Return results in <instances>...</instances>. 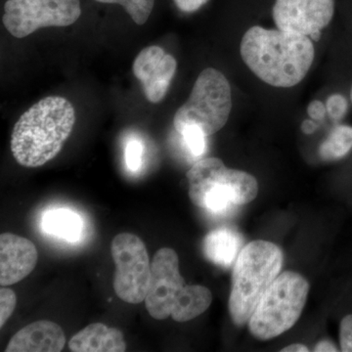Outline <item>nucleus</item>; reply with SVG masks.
Listing matches in <instances>:
<instances>
[{
    "instance_id": "nucleus-26",
    "label": "nucleus",
    "mask_w": 352,
    "mask_h": 352,
    "mask_svg": "<svg viewBox=\"0 0 352 352\" xmlns=\"http://www.w3.org/2000/svg\"><path fill=\"white\" fill-rule=\"evenodd\" d=\"M173 1L183 12L192 13L205 6L208 0H173Z\"/></svg>"
},
{
    "instance_id": "nucleus-8",
    "label": "nucleus",
    "mask_w": 352,
    "mask_h": 352,
    "mask_svg": "<svg viewBox=\"0 0 352 352\" xmlns=\"http://www.w3.org/2000/svg\"><path fill=\"white\" fill-rule=\"evenodd\" d=\"M231 173L219 157L197 162L187 173L189 198L196 207L210 214H223L233 207Z\"/></svg>"
},
{
    "instance_id": "nucleus-30",
    "label": "nucleus",
    "mask_w": 352,
    "mask_h": 352,
    "mask_svg": "<svg viewBox=\"0 0 352 352\" xmlns=\"http://www.w3.org/2000/svg\"><path fill=\"white\" fill-rule=\"evenodd\" d=\"M289 351L307 352V351H309V349H308V347L305 346V344H289V346L284 347L283 349H281V352H289Z\"/></svg>"
},
{
    "instance_id": "nucleus-4",
    "label": "nucleus",
    "mask_w": 352,
    "mask_h": 352,
    "mask_svg": "<svg viewBox=\"0 0 352 352\" xmlns=\"http://www.w3.org/2000/svg\"><path fill=\"white\" fill-rule=\"evenodd\" d=\"M309 284L294 271L275 279L248 322L256 339L268 340L286 333L300 319L307 303Z\"/></svg>"
},
{
    "instance_id": "nucleus-7",
    "label": "nucleus",
    "mask_w": 352,
    "mask_h": 352,
    "mask_svg": "<svg viewBox=\"0 0 352 352\" xmlns=\"http://www.w3.org/2000/svg\"><path fill=\"white\" fill-rule=\"evenodd\" d=\"M80 14V0H7L2 22L14 38H24L41 28L73 25Z\"/></svg>"
},
{
    "instance_id": "nucleus-31",
    "label": "nucleus",
    "mask_w": 352,
    "mask_h": 352,
    "mask_svg": "<svg viewBox=\"0 0 352 352\" xmlns=\"http://www.w3.org/2000/svg\"><path fill=\"white\" fill-rule=\"evenodd\" d=\"M351 103H352V87H351Z\"/></svg>"
},
{
    "instance_id": "nucleus-19",
    "label": "nucleus",
    "mask_w": 352,
    "mask_h": 352,
    "mask_svg": "<svg viewBox=\"0 0 352 352\" xmlns=\"http://www.w3.org/2000/svg\"><path fill=\"white\" fill-rule=\"evenodd\" d=\"M231 188L233 192L234 205H247L258 196V180L254 176L245 173V171L232 170Z\"/></svg>"
},
{
    "instance_id": "nucleus-13",
    "label": "nucleus",
    "mask_w": 352,
    "mask_h": 352,
    "mask_svg": "<svg viewBox=\"0 0 352 352\" xmlns=\"http://www.w3.org/2000/svg\"><path fill=\"white\" fill-rule=\"evenodd\" d=\"M65 344L66 337L62 328L54 322L41 320L16 333L6 352H59Z\"/></svg>"
},
{
    "instance_id": "nucleus-18",
    "label": "nucleus",
    "mask_w": 352,
    "mask_h": 352,
    "mask_svg": "<svg viewBox=\"0 0 352 352\" xmlns=\"http://www.w3.org/2000/svg\"><path fill=\"white\" fill-rule=\"evenodd\" d=\"M352 149V127H335L319 148V155L324 161H337L346 157Z\"/></svg>"
},
{
    "instance_id": "nucleus-25",
    "label": "nucleus",
    "mask_w": 352,
    "mask_h": 352,
    "mask_svg": "<svg viewBox=\"0 0 352 352\" xmlns=\"http://www.w3.org/2000/svg\"><path fill=\"white\" fill-rule=\"evenodd\" d=\"M340 349L344 352H352V314L342 318L340 325Z\"/></svg>"
},
{
    "instance_id": "nucleus-22",
    "label": "nucleus",
    "mask_w": 352,
    "mask_h": 352,
    "mask_svg": "<svg viewBox=\"0 0 352 352\" xmlns=\"http://www.w3.org/2000/svg\"><path fill=\"white\" fill-rule=\"evenodd\" d=\"M17 305V296L12 289L2 287L0 289V328L10 318Z\"/></svg>"
},
{
    "instance_id": "nucleus-9",
    "label": "nucleus",
    "mask_w": 352,
    "mask_h": 352,
    "mask_svg": "<svg viewBox=\"0 0 352 352\" xmlns=\"http://www.w3.org/2000/svg\"><path fill=\"white\" fill-rule=\"evenodd\" d=\"M186 286L179 271V259L175 250L162 248L152 261V277L145 298L146 309L156 320L171 316L178 296Z\"/></svg>"
},
{
    "instance_id": "nucleus-24",
    "label": "nucleus",
    "mask_w": 352,
    "mask_h": 352,
    "mask_svg": "<svg viewBox=\"0 0 352 352\" xmlns=\"http://www.w3.org/2000/svg\"><path fill=\"white\" fill-rule=\"evenodd\" d=\"M346 99L342 95L333 94L332 96L329 97L327 103H326V109L330 117L333 120H340L344 117L347 112Z\"/></svg>"
},
{
    "instance_id": "nucleus-5",
    "label": "nucleus",
    "mask_w": 352,
    "mask_h": 352,
    "mask_svg": "<svg viewBox=\"0 0 352 352\" xmlns=\"http://www.w3.org/2000/svg\"><path fill=\"white\" fill-rule=\"evenodd\" d=\"M232 109V94L228 80L214 68L204 69L197 78L188 100L176 111L173 124L182 133L196 126L210 136L226 126Z\"/></svg>"
},
{
    "instance_id": "nucleus-21",
    "label": "nucleus",
    "mask_w": 352,
    "mask_h": 352,
    "mask_svg": "<svg viewBox=\"0 0 352 352\" xmlns=\"http://www.w3.org/2000/svg\"><path fill=\"white\" fill-rule=\"evenodd\" d=\"M180 134L182 135L187 149L194 157H201V155L205 154L206 149H207L206 138L208 136H206L200 129L196 126L188 127Z\"/></svg>"
},
{
    "instance_id": "nucleus-6",
    "label": "nucleus",
    "mask_w": 352,
    "mask_h": 352,
    "mask_svg": "<svg viewBox=\"0 0 352 352\" xmlns=\"http://www.w3.org/2000/svg\"><path fill=\"white\" fill-rule=\"evenodd\" d=\"M111 252L116 267L115 293L131 305L145 302L151 283L152 263L143 241L134 234L120 233L113 238Z\"/></svg>"
},
{
    "instance_id": "nucleus-23",
    "label": "nucleus",
    "mask_w": 352,
    "mask_h": 352,
    "mask_svg": "<svg viewBox=\"0 0 352 352\" xmlns=\"http://www.w3.org/2000/svg\"><path fill=\"white\" fill-rule=\"evenodd\" d=\"M143 147L140 141L133 139L127 143L126 148V163L127 168L132 173L140 170L143 163Z\"/></svg>"
},
{
    "instance_id": "nucleus-15",
    "label": "nucleus",
    "mask_w": 352,
    "mask_h": 352,
    "mask_svg": "<svg viewBox=\"0 0 352 352\" xmlns=\"http://www.w3.org/2000/svg\"><path fill=\"white\" fill-rule=\"evenodd\" d=\"M244 242L242 235L227 227L214 229L206 236L203 242V251L210 263L229 267L235 263Z\"/></svg>"
},
{
    "instance_id": "nucleus-28",
    "label": "nucleus",
    "mask_w": 352,
    "mask_h": 352,
    "mask_svg": "<svg viewBox=\"0 0 352 352\" xmlns=\"http://www.w3.org/2000/svg\"><path fill=\"white\" fill-rule=\"evenodd\" d=\"M314 351H339V349H337L336 344L331 342V340H324L315 346Z\"/></svg>"
},
{
    "instance_id": "nucleus-2",
    "label": "nucleus",
    "mask_w": 352,
    "mask_h": 352,
    "mask_svg": "<svg viewBox=\"0 0 352 352\" xmlns=\"http://www.w3.org/2000/svg\"><path fill=\"white\" fill-rule=\"evenodd\" d=\"M76 124L75 108L60 96L41 99L14 126L11 152L25 168H38L59 154Z\"/></svg>"
},
{
    "instance_id": "nucleus-27",
    "label": "nucleus",
    "mask_w": 352,
    "mask_h": 352,
    "mask_svg": "<svg viewBox=\"0 0 352 352\" xmlns=\"http://www.w3.org/2000/svg\"><path fill=\"white\" fill-rule=\"evenodd\" d=\"M326 112H327V109H326V106L321 101H312L307 107V113L311 120H323Z\"/></svg>"
},
{
    "instance_id": "nucleus-11",
    "label": "nucleus",
    "mask_w": 352,
    "mask_h": 352,
    "mask_svg": "<svg viewBox=\"0 0 352 352\" xmlns=\"http://www.w3.org/2000/svg\"><path fill=\"white\" fill-rule=\"evenodd\" d=\"M175 57L159 46H149L141 51L133 63V74L142 85L146 98L160 103L170 87L176 73Z\"/></svg>"
},
{
    "instance_id": "nucleus-12",
    "label": "nucleus",
    "mask_w": 352,
    "mask_h": 352,
    "mask_svg": "<svg viewBox=\"0 0 352 352\" xmlns=\"http://www.w3.org/2000/svg\"><path fill=\"white\" fill-rule=\"evenodd\" d=\"M36 245L12 233L0 235V285L10 286L29 276L38 263Z\"/></svg>"
},
{
    "instance_id": "nucleus-14",
    "label": "nucleus",
    "mask_w": 352,
    "mask_h": 352,
    "mask_svg": "<svg viewBox=\"0 0 352 352\" xmlns=\"http://www.w3.org/2000/svg\"><path fill=\"white\" fill-rule=\"evenodd\" d=\"M74 352H124L126 351L124 335L116 328L94 323L76 333L69 342Z\"/></svg>"
},
{
    "instance_id": "nucleus-17",
    "label": "nucleus",
    "mask_w": 352,
    "mask_h": 352,
    "mask_svg": "<svg viewBox=\"0 0 352 352\" xmlns=\"http://www.w3.org/2000/svg\"><path fill=\"white\" fill-rule=\"evenodd\" d=\"M212 302V292L201 285H186L173 307V320L184 323L203 314Z\"/></svg>"
},
{
    "instance_id": "nucleus-10",
    "label": "nucleus",
    "mask_w": 352,
    "mask_h": 352,
    "mask_svg": "<svg viewBox=\"0 0 352 352\" xmlns=\"http://www.w3.org/2000/svg\"><path fill=\"white\" fill-rule=\"evenodd\" d=\"M333 13V0H276L272 12L278 29L310 36L312 41H318Z\"/></svg>"
},
{
    "instance_id": "nucleus-29",
    "label": "nucleus",
    "mask_w": 352,
    "mask_h": 352,
    "mask_svg": "<svg viewBox=\"0 0 352 352\" xmlns=\"http://www.w3.org/2000/svg\"><path fill=\"white\" fill-rule=\"evenodd\" d=\"M317 129V124H315L314 120H307L302 122V131L305 134H312Z\"/></svg>"
},
{
    "instance_id": "nucleus-3",
    "label": "nucleus",
    "mask_w": 352,
    "mask_h": 352,
    "mask_svg": "<svg viewBox=\"0 0 352 352\" xmlns=\"http://www.w3.org/2000/svg\"><path fill=\"white\" fill-rule=\"evenodd\" d=\"M283 259L279 245L268 241H252L242 249L234 265L229 296V314L235 325L249 322L264 294L279 276Z\"/></svg>"
},
{
    "instance_id": "nucleus-16",
    "label": "nucleus",
    "mask_w": 352,
    "mask_h": 352,
    "mask_svg": "<svg viewBox=\"0 0 352 352\" xmlns=\"http://www.w3.org/2000/svg\"><path fill=\"white\" fill-rule=\"evenodd\" d=\"M41 226L44 232L71 243L80 240L82 235V217L69 208L48 210L43 214Z\"/></svg>"
},
{
    "instance_id": "nucleus-20",
    "label": "nucleus",
    "mask_w": 352,
    "mask_h": 352,
    "mask_svg": "<svg viewBox=\"0 0 352 352\" xmlns=\"http://www.w3.org/2000/svg\"><path fill=\"white\" fill-rule=\"evenodd\" d=\"M101 3L120 4L134 23L144 25L151 15L155 0H96Z\"/></svg>"
},
{
    "instance_id": "nucleus-1",
    "label": "nucleus",
    "mask_w": 352,
    "mask_h": 352,
    "mask_svg": "<svg viewBox=\"0 0 352 352\" xmlns=\"http://www.w3.org/2000/svg\"><path fill=\"white\" fill-rule=\"evenodd\" d=\"M240 52L248 68L259 80L281 88L302 82L315 56L312 39L307 36L258 25L245 32Z\"/></svg>"
}]
</instances>
